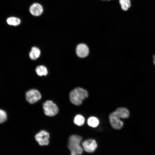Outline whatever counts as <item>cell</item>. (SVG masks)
I'll return each mask as SVG.
<instances>
[{
    "instance_id": "7c38bea8",
    "label": "cell",
    "mask_w": 155,
    "mask_h": 155,
    "mask_svg": "<svg viewBox=\"0 0 155 155\" xmlns=\"http://www.w3.org/2000/svg\"><path fill=\"white\" fill-rule=\"evenodd\" d=\"M36 71L37 74L40 76L46 75L48 73L47 68L42 65L38 66L36 68Z\"/></svg>"
},
{
    "instance_id": "9c48e42d",
    "label": "cell",
    "mask_w": 155,
    "mask_h": 155,
    "mask_svg": "<svg viewBox=\"0 0 155 155\" xmlns=\"http://www.w3.org/2000/svg\"><path fill=\"white\" fill-rule=\"evenodd\" d=\"M29 10L32 15L35 16H38L42 14L43 11V8L40 4L35 3L30 6Z\"/></svg>"
},
{
    "instance_id": "8992f818",
    "label": "cell",
    "mask_w": 155,
    "mask_h": 155,
    "mask_svg": "<svg viewBox=\"0 0 155 155\" xmlns=\"http://www.w3.org/2000/svg\"><path fill=\"white\" fill-rule=\"evenodd\" d=\"M35 137L40 146L47 145L49 143V133L45 131H42L36 134Z\"/></svg>"
},
{
    "instance_id": "5b68a950",
    "label": "cell",
    "mask_w": 155,
    "mask_h": 155,
    "mask_svg": "<svg viewBox=\"0 0 155 155\" xmlns=\"http://www.w3.org/2000/svg\"><path fill=\"white\" fill-rule=\"evenodd\" d=\"M41 96L40 92L35 89L30 90L26 93V99L30 104H33L39 100Z\"/></svg>"
},
{
    "instance_id": "ba28073f",
    "label": "cell",
    "mask_w": 155,
    "mask_h": 155,
    "mask_svg": "<svg viewBox=\"0 0 155 155\" xmlns=\"http://www.w3.org/2000/svg\"><path fill=\"white\" fill-rule=\"evenodd\" d=\"M110 122L112 127L115 129H119L123 127V123L114 112L109 115Z\"/></svg>"
},
{
    "instance_id": "2e32d148",
    "label": "cell",
    "mask_w": 155,
    "mask_h": 155,
    "mask_svg": "<svg viewBox=\"0 0 155 155\" xmlns=\"http://www.w3.org/2000/svg\"><path fill=\"white\" fill-rule=\"evenodd\" d=\"M7 21L9 25L14 26H17L19 25L21 22L19 18L14 17L8 18L7 19Z\"/></svg>"
},
{
    "instance_id": "ac0fdd59",
    "label": "cell",
    "mask_w": 155,
    "mask_h": 155,
    "mask_svg": "<svg viewBox=\"0 0 155 155\" xmlns=\"http://www.w3.org/2000/svg\"><path fill=\"white\" fill-rule=\"evenodd\" d=\"M153 61H154V63L155 65V54L153 56Z\"/></svg>"
},
{
    "instance_id": "277c9868",
    "label": "cell",
    "mask_w": 155,
    "mask_h": 155,
    "mask_svg": "<svg viewBox=\"0 0 155 155\" xmlns=\"http://www.w3.org/2000/svg\"><path fill=\"white\" fill-rule=\"evenodd\" d=\"M75 53L77 56L80 58H84L88 56L90 53L88 46L84 43H80L76 46Z\"/></svg>"
},
{
    "instance_id": "e0dca14e",
    "label": "cell",
    "mask_w": 155,
    "mask_h": 155,
    "mask_svg": "<svg viewBox=\"0 0 155 155\" xmlns=\"http://www.w3.org/2000/svg\"><path fill=\"white\" fill-rule=\"evenodd\" d=\"M6 113L4 111L0 110V123L5 121L7 119Z\"/></svg>"
},
{
    "instance_id": "30bf717a",
    "label": "cell",
    "mask_w": 155,
    "mask_h": 155,
    "mask_svg": "<svg viewBox=\"0 0 155 155\" xmlns=\"http://www.w3.org/2000/svg\"><path fill=\"white\" fill-rule=\"evenodd\" d=\"M114 112L119 118H127L129 116L130 113L129 111L125 108H119Z\"/></svg>"
},
{
    "instance_id": "7a4b0ae2",
    "label": "cell",
    "mask_w": 155,
    "mask_h": 155,
    "mask_svg": "<svg viewBox=\"0 0 155 155\" xmlns=\"http://www.w3.org/2000/svg\"><path fill=\"white\" fill-rule=\"evenodd\" d=\"M82 140L81 137L77 135H73L69 137L68 147L71 155H79L82 153L83 148L80 145Z\"/></svg>"
},
{
    "instance_id": "8fae6325",
    "label": "cell",
    "mask_w": 155,
    "mask_h": 155,
    "mask_svg": "<svg viewBox=\"0 0 155 155\" xmlns=\"http://www.w3.org/2000/svg\"><path fill=\"white\" fill-rule=\"evenodd\" d=\"M40 49L37 47H33L31 51L29 53L30 58L32 60H35L40 56Z\"/></svg>"
},
{
    "instance_id": "6da1fadb",
    "label": "cell",
    "mask_w": 155,
    "mask_h": 155,
    "mask_svg": "<svg viewBox=\"0 0 155 155\" xmlns=\"http://www.w3.org/2000/svg\"><path fill=\"white\" fill-rule=\"evenodd\" d=\"M88 96L87 90L80 87H76L71 90L69 93V99L73 104L81 105L83 100L87 98Z\"/></svg>"
},
{
    "instance_id": "d6986e66",
    "label": "cell",
    "mask_w": 155,
    "mask_h": 155,
    "mask_svg": "<svg viewBox=\"0 0 155 155\" xmlns=\"http://www.w3.org/2000/svg\"><path fill=\"white\" fill-rule=\"evenodd\" d=\"M107 0V1H110V0Z\"/></svg>"
},
{
    "instance_id": "5bb4252c",
    "label": "cell",
    "mask_w": 155,
    "mask_h": 155,
    "mask_svg": "<svg viewBox=\"0 0 155 155\" xmlns=\"http://www.w3.org/2000/svg\"><path fill=\"white\" fill-rule=\"evenodd\" d=\"M119 2L121 9L123 11L127 10L131 6L130 0H119Z\"/></svg>"
},
{
    "instance_id": "9a60e30c",
    "label": "cell",
    "mask_w": 155,
    "mask_h": 155,
    "mask_svg": "<svg viewBox=\"0 0 155 155\" xmlns=\"http://www.w3.org/2000/svg\"><path fill=\"white\" fill-rule=\"evenodd\" d=\"M85 119L84 117L80 115H78L75 117L74 119V122L76 125L81 126L84 123Z\"/></svg>"
},
{
    "instance_id": "4fadbf2b",
    "label": "cell",
    "mask_w": 155,
    "mask_h": 155,
    "mask_svg": "<svg viewBox=\"0 0 155 155\" xmlns=\"http://www.w3.org/2000/svg\"><path fill=\"white\" fill-rule=\"evenodd\" d=\"M87 123L89 126L93 127H95L99 124V121L96 117H91L88 119Z\"/></svg>"
},
{
    "instance_id": "3957f363",
    "label": "cell",
    "mask_w": 155,
    "mask_h": 155,
    "mask_svg": "<svg viewBox=\"0 0 155 155\" xmlns=\"http://www.w3.org/2000/svg\"><path fill=\"white\" fill-rule=\"evenodd\" d=\"M43 108L45 115L49 116H53L58 112L56 105L51 100H47L43 104Z\"/></svg>"
},
{
    "instance_id": "52a82bcc",
    "label": "cell",
    "mask_w": 155,
    "mask_h": 155,
    "mask_svg": "<svg viewBox=\"0 0 155 155\" xmlns=\"http://www.w3.org/2000/svg\"><path fill=\"white\" fill-rule=\"evenodd\" d=\"M83 148L85 151L88 153L94 152L97 147V144L95 140L88 139L82 143Z\"/></svg>"
}]
</instances>
